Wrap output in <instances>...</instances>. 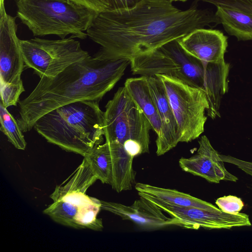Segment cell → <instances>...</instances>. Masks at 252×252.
Listing matches in <instances>:
<instances>
[{
  "label": "cell",
  "instance_id": "6da1fadb",
  "mask_svg": "<svg viewBox=\"0 0 252 252\" xmlns=\"http://www.w3.org/2000/svg\"><path fill=\"white\" fill-rule=\"evenodd\" d=\"M172 0H141L132 8L97 13L87 30L100 45L94 56L128 58L154 51L192 31L220 24L209 9L181 10Z\"/></svg>",
  "mask_w": 252,
  "mask_h": 252
},
{
  "label": "cell",
  "instance_id": "7a4b0ae2",
  "mask_svg": "<svg viewBox=\"0 0 252 252\" xmlns=\"http://www.w3.org/2000/svg\"><path fill=\"white\" fill-rule=\"evenodd\" d=\"M130 60L90 55L53 77H43L25 99L19 100L17 121L22 131L31 130L35 122L49 111L82 100L99 102L124 74Z\"/></svg>",
  "mask_w": 252,
  "mask_h": 252
},
{
  "label": "cell",
  "instance_id": "3957f363",
  "mask_svg": "<svg viewBox=\"0 0 252 252\" xmlns=\"http://www.w3.org/2000/svg\"><path fill=\"white\" fill-rule=\"evenodd\" d=\"M33 128L48 142L84 157L103 142L104 112L98 101H78L45 114Z\"/></svg>",
  "mask_w": 252,
  "mask_h": 252
},
{
  "label": "cell",
  "instance_id": "277c9868",
  "mask_svg": "<svg viewBox=\"0 0 252 252\" xmlns=\"http://www.w3.org/2000/svg\"><path fill=\"white\" fill-rule=\"evenodd\" d=\"M17 17L34 36L71 34L86 39L87 31L97 14L71 0H15Z\"/></svg>",
  "mask_w": 252,
  "mask_h": 252
},
{
  "label": "cell",
  "instance_id": "5b68a950",
  "mask_svg": "<svg viewBox=\"0 0 252 252\" xmlns=\"http://www.w3.org/2000/svg\"><path fill=\"white\" fill-rule=\"evenodd\" d=\"M152 126L125 86L108 101L104 112L106 142L121 144L132 157L149 152Z\"/></svg>",
  "mask_w": 252,
  "mask_h": 252
},
{
  "label": "cell",
  "instance_id": "8992f818",
  "mask_svg": "<svg viewBox=\"0 0 252 252\" xmlns=\"http://www.w3.org/2000/svg\"><path fill=\"white\" fill-rule=\"evenodd\" d=\"M130 65L133 74L168 75L198 88L202 87L205 75L204 63L189 54L178 39L132 59Z\"/></svg>",
  "mask_w": 252,
  "mask_h": 252
},
{
  "label": "cell",
  "instance_id": "52a82bcc",
  "mask_svg": "<svg viewBox=\"0 0 252 252\" xmlns=\"http://www.w3.org/2000/svg\"><path fill=\"white\" fill-rule=\"evenodd\" d=\"M162 80L176 119L180 142H189L204 131L209 103L205 92L172 76L157 74Z\"/></svg>",
  "mask_w": 252,
  "mask_h": 252
},
{
  "label": "cell",
  "instance_id": "ba28073f",
  "mask_svg": "<svg viewBox=\"0 0 252 252\" xmlns=\"http://www.w3.org/2000/svg\"><path fill=\"white\" fill-rule=\"evenodd\" d=\"M20 46L25 68H31L40 78L53 77L71 64L90 55L80 42L70 36L49 40L34 37L21 40Z\"/></svg>",
  "mask_w": 252,
  "mask_h": 252
},
{
  "label": "cell",
  "instance_id": "9c48e42d",
  "mask_svg": "<svg viewBox=\"0 0 252 252\" xmlns=\"http://www.w3.org/2000/svg\"><path fill=\"white\" fill-rule=\"evenodd\" d=\"M138 195L155 203L171 217L177 218L182 227L185 228L230 229L252 225L249 216L244 213L231 214L221 211L215 212L198 208L181 207L164 203L149 196Z\"/></svg>",
  "mask_w": 252,
  "mask_h": 252
},
{
  "label": "cell",
  "instance_id": "30bf717a",
  "mask_svg": "<svg viewBox=\"0 0 252 252\" xmlns=\"http://www.w3.org/2000/svg\"><path fill=\"white\" fill-rule=\"evenodd\" d=\"M16 17L6 13L4 3L0 4V85L22 81L24 61L17 35Z\"/></svg>",
  "mask_w": 252,
  "mask_h": 252
},
{
  "label": "cell",
  "instance_id": "8fae6325",
  "mask_svg": "<svg viewBox=\"0 0 252 252\" xmlns=\"http://www.w3.org/2000/svg\"><path fill=\"white\" fill-rule=\"evenodd\" d=\"M130 205L100 200L101 209L108 211L124 220L132 221L144 230H153L171 225L182 227L175 218L168 217L155 203L142 196Z\"/></svg>",
  "mask_w": 252,
  "mask_h": 252
},
{
  "label": "cell",
  "instance_id": "7c38bea8",
  "mask_svg": "<svg viewBox=\"0 0 252 252\" xmlns=\"http://www.w3.org/2000/svg\"><path fill=\"white\" fill-rule=\"evenodd\" d=\"M198 144L199 148L195 155L179 159V166L184 171L213 183H219L221 180H238L237 177L226 170L219 154L206 135L201 137Z\"/></svg>",
  "mask_w": 252,
  "mask_h": 252
},
{
  "label": "cell",
  "instance_id": "4fadbf2b",
  "mask_svg": "<svg viewBox=\"0 0 252 252\" xmlns=\"http://www.w3.org/2000/svg\"><path fill=\"white\" fill-rule=\"evenodd\" d=\"M97 179L85 157L74 172L60 185L57 186L50 198L60 201L75 215L78 209L97 199L85 194L87 189Z\"/></svg>",
  "mask_w": 252,
  "mask_h": 252
},
{
  "label": "cell",
  "instance_id": "5bb4252c",
  "mask_svg": "<svg viewBox=\"0 0 252 252\" xmlns=\"http://www.w3.org/2000/svg\"><path fill=\"white\" fill-rule=\"evenodd\" d=\"M148 86L157 107L161 130L156 141V154L160 156L180 142L177 123L162 80L157 75L147 77Z\"/></svg>",
  "mask_w": 252,
  "mask_h": 252
},
{
  "label": "cell",
  "instance_id": "9a60e30c",
  "mask_svg": "<svg viewBox=\"0 0 252 252\" xmlns=\"http://www.w3.org/2000/svg\"><path fill=\"white\" fill-rule=\"evenodd\" d=\"M178 41L189 54L202 62L218 63L224 61L227 37L219 30L196 29Z\"/></svg>",
  "mask_w": 252,
  "mask_h": 252
},
{
  "label": "cell",
  "instance_id": "2e32d148",
  "mask_svg": "<svg viewBox=\"0 0 252 252\" xmlns=\"http://www.w3.org/2000/svg\"><path fill=\"white\" fill-rule=\"evenodd\" d=\"M112 163L111 186L118 192L129 190L135 184V172L133 168L134 158L117 142H108Z\"/></svg>",
  "mask_w": 252,
  "mask_h": 252
},
{
  "label": "cell",
  "instance_id": "e0dca14e",
  "mask_svg": "<svg viewBox=\"0 0 252 252\" xmlns=\"http://www.w3.org/2000/svg\"><path fill=\"white\" fill-rule=\"evenodd\" d=\"M134 187L138 194L149 196L167 204L181 207L198 208L215 212L221 211L210 203L176 189L142 183H136Z\"/></svg>",
  "mask_w": 252,
  "mask_h": 252
},
{
  "label": "cell",
  "instance_id": "ac0fdd59",
  "mask_svg": "<svg viewBox=\"0 0 252 252\" xmlns=\"http://www.w3.org/2000/svg\"><path fill=\"white\" fill-rule=\"evenodd\" d=\"M124 86L150 122L157 136L158 135L161 130V122L148 86L147 77L141 76L128 78L126 80Z\"/></svg>",
  "mask_w": 252,
  "mask_h": 252
},
{
  "label": "cell",
  "instance_id": "d6986e66",
  "mask_svg": "<svg viewBox=\"0 0 252 252\" xmlns=\"http://www.w3.org/2000/svg\"><path fill=\"white\" fill-rule=\"evenodd\" d=\"M215 14L228 34L238 41L252 40V14L220 6H217Z\"/></svg>",
  "mask_w": 252,
  "mask_h": 252
},
{
  "label": "cell",
  "instance_id": "ffe728a7",
  "mask_svg": "<svg viewBox=\"0 0 252 252\" xmlns=\"http://www.w3.org/2000/svg\"><path fill=\"white\" fill-rule=\"evenodd\" d=\"M84 157L88 160L97 179L111 185L112 163L109 143L105 141L94 147Z\"/></svg>",
  "mask_w": 252,
  "mask_h": 252
},
{
  "label": "cell",
  "instance_id": "44dd1931",
  "mask_svg": "<svg viewBox=\"0 0 252 252\" xmlns=\"http://www.w3.org/2000/svg\"><path fill=\"white\" fill-rule=\"evenodd\" d=\"M0 130L17 149L25 150L27 145L23 131L17 120L0 102Z\"/></svg>",
  "mask_w": 252,
  "mask_h": 252
},
{
  "label": "cell",
  "instance_id": "7402d4cb",
  "mask_svg": "<svg viewBox=\"0 0 252 252\" xmlns=\"http://www.w3.org/2000/svg\"><path fill=\"white\" fill-rule=\"evenodd\" d=\"M101 209L100 200L79 208L74 218L76 228H89L100 231L103 229L102 221L96 218Z\"/></svg>",
  "mask_w": 252,
  "mask_h": 252
},
{
  "label": "cell",
  "instance_id": "603a6c76",
  "mask_svg": "<svg viewBox=\"0 0 252 252\" xmlns=\"http://www.w3.org/2000/svg\"><path fill=\"white\" fill-rule=\"evenodd\" d=\"M97 13L129 9L141 0H71Z\"/></svg>",
  "mask_w": 252,
  "mask_h": 252
},
{
  "label": "cell",
  "instance_id": "cb8c5ba5",
  "mask_svg": "<svg viewBox=\"0 0 252 252\" xmlns=\"http://www.w3.org/2000/svg\"><path fill=\"white\" fill-rule=\"evenodd\" d=\"M0 86V103L5 108L16 106L21 94L25 92L23 81L17 83H6Z\"/></svg>",
  "mask_w": 252,
  "mask_h": 252
},
{
  "label": "cell",
  "instance_id": "d4e9b609",
  "mask_svg": "<svg viewBox=\"0 0 252 252\" xmlns=\"http://www.w3.org/2000/svg\"><path fill=\"white\" fill-rule=\"evenodd\" d=\"M215 203L222 212L231 214L239 213L244 205L241 198L233 195L220 197Z\"/></svg>",
  "mask_w": 252,
  "mask_h": 252
},
{
  "label": "cell",
  "instance_id": "484cf974",
  "mask_svg": "<svg viewBox=\"0 0 252 252\" xmlns=\"http://www.w3.org/2000/svg\"><path fill=\"white\" fill-rule=\"evenodd\" d=\"M217 6L232 8L252 14V0H201Z\"/></svg>",
  "mask_w": 252,
  "mask_h": 252
},
{
  "label": "cell",
  "instance_id": "4316f807",
  "mask_svg": "<svg viewBox=\"0 0 252 252\" xmlns=\"http://www.w3.org/2000/svg\"><path fill=\"white\" fill-rule=\"evenodd\" d=\"M219 156L223 162L233 164L245 173L252 176V161H245L229 155L219 154Z\"/></svg>",
  "mask_w": 252,
  "mask_h": 252
},
{
  "label": "cell",
  "instance_id": "83f0119b",
  "mask_svg": "<svg viewBox=\"0 0 252 252\" xmlns=\"http://www.w3.org/2000/svg\"><path fill=\"white\" fill-rule=\"evenodd\" d=\"M172 1H186L187 0H172Z\"/></svg>",
  "mask_w": 252,
  "mask_h": 252
},
{
  "label": "cell",
  "instance_id": "f1b7e54d",
  "mask_svg": "<svg viewBox=\"0 0 252 252\" xmlns=\"http://www.w3.org/2000/svg\"><path fill=\"white\" fill-rule=\"evenodd\" d=\"M1 3H4V0H0V4Z\"/></svg>",
  "mask_w": 252,
  "mask_h": 252
}]
</instances>
